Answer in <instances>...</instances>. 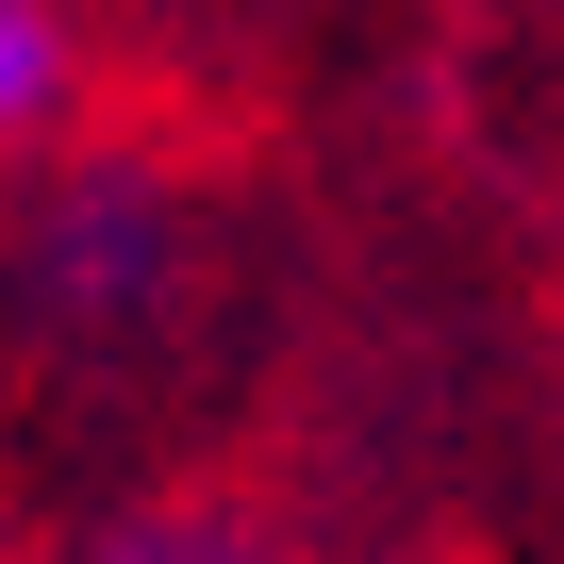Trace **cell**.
I'll list each match as a JSON object with an SVG mask.
<instances>
[{
	"mask_svg": "<svg viewBox=\"0 0 564 564\" xmlns=\"http://www.w3.org/2000/svg\"><path fill=\"white\" fill-rule=\"evenodd\" d=\"M51 84H67V51H51V0H0V150L51 117Z\"/></svg>",
	"mask_w": 564,
	"mask_h": 564,
	"instance_id": "cell-1",
	"label": "cell"
},
{
	"mask_svg": "<svg viewBox=\"0 0 564 564\" xmlns=\"http://www.w3.org/2000/svg\"><path fill=\"white\" fill-rule=\"evenodd\" d=\"M117 564H265V547H249V531H216V514H150Z\"/></svg>",
	"mask_w": 564,
	"mask_h": 564,
	"instance_id": "cell-2",
	"label": "cell"
}]
</instances>
